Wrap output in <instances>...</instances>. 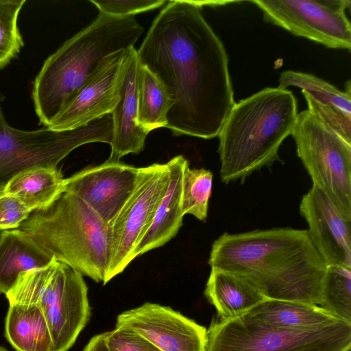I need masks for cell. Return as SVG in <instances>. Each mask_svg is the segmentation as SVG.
I'll list each match as a JSON object with an SVG mask.
<instances>
[{"label":"cell","instance_id":"cell-1","mask_svg":"<svg viewBox=\"0 0 351 351\" xmlns=\"http://www.w3.org/2000/svg\"><path fill=\"white\" fill-rule=\"evenodd\" d=\"M136 52L174 101L167 125L173 134L217 136L235 104L234 91L225 47L197 2L169 1Z\"/></svg>","mask_w":351,"mask_h":351},{"label":"cell","instance_id":"cell-2","mask_svg":"<svg viewBox=\"0 0 351 351\" xmlns=\"http://www.w3.org/2000/svg\"><path fill=\"white\" fill-rule=\"evenodd\" d=\"M208 264L245 277L265 298L320 304L327 265L307 230L225 232L214 241Z\"/></svg>","mask_w":351,"mask_h":351},{"label":"cell","instance_id":"cell-3","mask_svg":"<svg viewBox=\"0 0 351 351\" xmlns=\"http://www.w3.org/2000/svg\"><path fill=\"white\" fill-rule=\"evenodd\" d=\"M143 32L134 16L116 17L99 12L89 25L49 56L32 88L40 123L49 126L101 61L115 51L134 47Z\"/></svg>","mask_w":351,"mask_h":351},{"label":"cell","instance_id":"cell-4","mask_svg":"<svg viewBox=\"0 0 351 351\" xmlns=\"http://www.w3.org/2000/svg\"><path fill=\"white\" fill-rule=\"evenodd\" d=\"M291 90L267 87L235 103L219 131L221 181L228 184L279 160L278 149L298 117Z\"/></svg>","mask_w":351,"mask_h":351},{"label":"cell","instance_id":"cell-5","mask_svg":"<svg viewBox=\"0 0 351 351\" xmlns=\"http://www.w3.org/2000/svg\"><path fill=\"white\" fill-rule=\"evenodd\" d=\"M18 229L83 276L108 282L109 225L75 195L63 190L47 206L32 211Z\"/></svg>","mask_w":351,"mask_h":351},{"label":"cell","instance_id":"cell-6","mask_svg":"<svg viewBox=\"0 0 351 351\" xmlns=\"http://www.w3.org/2000/svg\"><path fill=\"white\" fill-rule=\"evenodd\" d=\"M5 296L9 304L39 308L50 331L52 351H69L90 317L83 276L54 257L43 267L21 273Z\"/></svg>","mask_w":351,"mask_h":351},{"label":"cell","instance_id":"cell-7","mask_svg":"<svg viewBox=\"0 0 351 351\" xmlns=\"http://www.w3.org/2000/svg\"><path fill=\"white\" fill-rule=\"evenodd\" d=\"M112 132L111 114L70 130L56 131L45 126L36 130H21L7 123L0 104V189L25 170L57 167L72 150L83 144L110 143Z\"/></svg>","mask_w":351,"mask_h":351},{"label":"cell","instance_id":"cell-8","mask_svg":"<svg viewBox=\"0 0 351 351\" xmlns=\"http://www.w3.org/2000/svg\"><path fill=\"white\" fill-rule=\"evenodd\" d=\"M351 348V323L313 330L264 325L244 316L213 319L206 329V351H343Z\"/></svg>","mask_w":351,"mask_h":351},{"label":"cell","instance_id":"cell-9","mask_svg":"<svg viewBox=\"0 0 351 351\" xmlns=\"http://www.w3.org/2000/svg\"><path fill=\"white\" fill-rule=\"evenodd\" d=\"M291 136L313 185L351 220V143L308 110L298 113Z\"/></svg>","mask_w":351,"mask_h":351},{"label":"cell","instance_id":"cell-10","mask_svg":"<svg viewBox=\"0 0 351 351\" xmlns=\"http://www.w3.org/2000/svg\"><path fill=\"white\" fill-rule=\"evenodd\" d=\"M167 163L140 167L136 186L109 225L110 260L108 282L121 274L134 259L135 247L149 228L169 186Z\"/></svg>","mask_w":351,"mask_h":351},{"label":"cell","instance_id":"cell-11","mask_svg":"<svg viewBox=\"0 0 351 351\" xmlns=\"http://www.w3.org/2000/svg\"><path fill=\"white\" fill-rule=\"evenodd\" d=\"M265 21L328 48L350 50V0H254Z\"/></svg>","mask_w":351,"mask_h":351},{"label":"cell","instance_id":"cell-12","mask_svg":"<svg viewBox=\"0 0 351 351\" xmlns=\"http://www.w3.org/2000/svg\"><path fill=\"white\" fill-rule=\"evenodd\" d=\"M126 50L121 49L105 57L47 127L56 131L73 130L111 114L120 97Z\"/></svg>","mask_w":351,"mask_h":351},{"label":"cell","instance_id":"cell-13","mask_svg":"<svg viewBox=\"0 0 351 351\" xmlns=\"http://www.w3.org/2000/svg\"><path fill=\"white\" fill-rule=\"evenodd\" d=\"M116 327L138 333L161 351H206V328L158 304L147 302L121 313Z\"/></svg>","mask_w":351,"mask_h":351},{"label":"cell","instance_id":"cell-14","mask_svg":"<svg viewBox=\"0 0 351 351\" xmlns=\"http://www.w3.org/2000/svg\"><path fill=\"white\" fill-rule=\"evenodd\" d=\"M139 168L119 161L84 169L64 180V190L81 199L110 225L132 194Z\"/></svg>","mask_w":351,"mask_h":351},{"label":"cell","instance_id":"cell-15","mask_svg":"<svg viewBox=\"0 0 351 351\" xmlns=\"http://www.w3.org/2000/svg\"><path fill=\"white\" fill-rule=\"evenodd\" d=\"M300 211L308 223L311 240L326 264L351 268V220L314 185L302 197Z\"/></svg>","mask_w":351,"mask_h":351},{"label":"cell","instance_id":"cell-16","mask_svg":"<svg viewBox=\"0 0 351 351\" xmlns=\"http://www.w3.org/2000/svg\"><path fill=\"white\" fill-rule=\"evenodd\" d=\"M296 86L307 102L308 110L351 143V90L346 82L343 91L312 74L285 71L280 75L279 88Z\"/></svg>","mask_w":351,"mask_h":351},{"label":"cell","instance_id":"cell-17","mask_svg":"<svg viewBox=\"0 0 351 351\" xmlns=\"http://www.w3.org/2000/svg\"><path fill=\"white\" fill-rule=\"evenodd\" d=\"M139 60L134 47L126 50L119 100L111 112V153L108 160L119 161L128 154L143 150L149 133L137 121V72Z\"/></svg>","mask_w":351,"mask_h":351},{"label":"cell","instance_id":"cell-18","mask_svg":"<svg viewBox=\"0 0 351 351\" xmlns=\"http://www.w3.org/2000/svg\"><path fill=\"white\" fill-rule=\"evenodd\" d=\"M169 182L154 218L134 248V259L144 253L164 245L173 238L182 225L181 208L182 181L185 167L189 162L177 156L167 163Z\"/></svg>","mask_w":351,"mask_h":351},{"label":"cell","instance_id":"cell-19","mask_svg":"<svg viewBox=\"0 0 351 351\" xmlns=\"http://www.w3.org/2000/svg\"><path fill=\"white\" fill-rule=\"evenodd\" d=\"M242 316L264 325L291 330H319L345 322L318 305L267 298Z\"/></svg>","mask_w":351,"mask_h":351},{"label":"cell","instance_id":"cell-20","mask_svg":"<svg viewBox=\"0 0 351 351\" xmlns=\"http://www.w3.org/2000/svg\"><path fill=\"white\" fill-rule=\"evenodd\" d=\"M204 295L221 321L239 317L266 299L245 277L215 267H211Z\"/></svg>","mask_w":351,"mask_h":351},{"label":"cell","instance_id":"cell-21","mask_svg":"<svg viewBox=\"0 0 351 351\" xmlns=\"http://www.w3.org/2000/svg\"><path fill=\"white\" fill-rule=\"evenodd\" d=\"M53 258L25 232L3 230L0 239V293L5 294L21 273L43 267Z\"/></svg>","mask_w":351,"mask_h":351},{"label":"cell","instance_id":"cell-22","mask_svg":"<svg viewBox=\"0 0 351 351\" xmlns=\"http://www.w3.org/2000/svg\"><path fill=\"white\" fill-rule=\"evenodd\" d=\"M5 336L16 351H52L49 327L35 305L9 304Z\"/></svg>","mask_w":351,"mask_h":351},{"label":"cell","instance_id":"cell-23","mask_svg":"<svg viewBox=\"0 0 351 351\" xmlns=\"http://www.w3.org/2000/svg\"><path fill=\"white\" fill-rule=\"evenodd\" d=\"M57 167H38L21 171L5 184L4 193L19 199L32 212L49 204L64 190Z\"/></svg>","mask_w":351,"mask_h":351},{"label":"cell","instance_id":"cell-24","mask_svg":"<svg viewBox=\"0 0 351 351\" xmlns=\"http://www.w3.org/2000/svg\"><path fill=\"white\" fill-rule=\"evenodd\" d=\"M137 121L149 132L167 128V114L174 101L165 86L140 62L137 72Z\"/></svg>","mask_w":351,"mask_h":351},{"label":"cell","instance_id":"cell-25","mask_svg":"<svg viewBox=\"0 0 351 351\" xmlns=\"http://www.w3.org/2000/svg\"><path fill=\"white\" fill-rule=\"evenodd\" d=\"M319 306L351 323V268L327 265Z\"/></svg>","mask_w":351,"mask_h":351},{"label":"cell","instance_id":"cell-26","mask_svg":"<svg viewBox=\"0 0 351 351\" xmlns=\"http://www.w3.org/2000/svg\"><path fill=\"white\" fill-rule=\"evenodd\" d=\"M213 186V173L205 169H191L188 164L182 181L181 208L183 215L191 214L201 221L208 215Z\"/></svg>","mask_w":351,"mask_h":351},{"label":"cell","instance_id":"cell-27","mask_svg":"<svg viewBox=\"0 0 351 351\" xmlns=\"http://www.w3.org/2000/svg\"><path fill=\"white\" fill-rule=\"evenodd\" d=\"M25 0H0V69L19 53L24 43L18 18Z\"/></svg>","mask_w":351,"mask_h":351},{"label":"cell","instance_id":"cell-28","mask_svg":"<svg viewBox=\"0 0 351 351\" xmlns=\"http://www.w3.org/2000/svg\"><path fill=\"white\" fill-rule=\"evenodd\" d=\"M99 12L116 17L134 14L161 7L165 0H90Z\"/></svg>","mask_w":351,"mask_h":351},{"label":"cell","instance_id":"cell-29","mask_svg":"<svg viewBox=\"0 0 351 351\" xmlns=\"http://www.w3.org/2000/svg\"><path fill=\"white\" fill-rule=\"evenodd\" d=\"M108 351H161L138 333L121 327L105 332Z\"/></svg>","mask_w":351,"mask_h":351},{"label":"cell","instance_id":"cell-30","mask_svg":"<svg viewBox=\"0 0 351 351\" xmlns=\"http://www.w3.org/2000/svg\"><path fill=\"white\" fill-rule=\"evenodd\" d=\"M32 211L16 197L0 195V230L18 229Z\"/></svg>","mask_w":351,"mask_h":351},{"label":"cell","instance_id":"cell-31","mask_svg":"<svg viewBox=\"0 0 351 351\" xmlns=\"http://www.w3.org/2000/svg\"><path fill=\"white\" fill-rule=\"evenodd\" d=\"M82 351H108L105 342V332L93 337Z\"/></svg>","mask_w":351,"mask_h":351},{"label":"cell","instance_id":"cell-32","mask_svg":"<svg viewBox=\"0 0 351 351\" xmlns=\"http://www.w3.org/2000/svg\"><path fill=\"white\" fill-rule=\"evenodd\" d=\"M0 351H9V350L3 346H0Z\"/></svg>","mask_w":351,"mask_h":351},{"label":"cell","instance_id":"cell-33","mask_svg":"<svg viewBox=\"0 0 351 351\" xmlns=\"http://www.w3.org/2000/svg\"><path fill=\"white\" fill-rule=\"evenodd\" d=\"M4 193V189H0V195L3 194Z\"/></svg>","mask_w":351,"mask_h":351},{"label":"cell","instance_id":"cell-34","mask_svg":"<svg viewBox=\"0 0 351 351\" xmlns=\"http://www.w3.org/2000/svg\"><path fill=\"white\" fill-rule=\"evenodd\" d=\"M3 230H0V239H1V235H2V233H3Z\"/></svg>","mask_w":351,"mask_h":351},{"label":"cell","instance_id":"cell-35","mask_svg":"<svg viewBox=\"0 0 351 351\" xmlns=\"http://www.w3.org/2000/svg\"><path fill=\"white\" fill-rule=\"evenodd\" d=\"M343 351H351V348H348V349H346V350H343Z\"/></svg>","mask_w":351,"mask_h":351}]
</instances>
